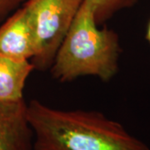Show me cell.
<instances>
[{
  "label": "cell",
  "mask_w": 150,
  "mask_h": 150,
  "mask_svg": "<svg viewBox=\"0 0 150 150\" xmlns=\"http://www.w3.org/2000/svg\"><path fill=\"white\" fill-rule=\"evenodd\" d=\"M33 142L28 103L0 101V150H33Z\"/></svg>",
  "instance_id": "obj_5"
},
{
  "label": "cell",
  "mask_w": 150,
  "mask_h": 150,
  "mask_svg": "<svg viewBox=\"0 0 150 150\" xmlns=\"http://www.w3.org/2000/svg\"><path fill=\"white\" fill-rule=\"evenodd\" d=\"M83 0H26L23 5L32 22L37 52L31 60L35 69H50L62 41Z\"/></svg>",
  "instance_id": "obj_3"
},
{
  "label": "cell",
  "mask_w": 150,
  "mask_h": 150,
  "mask_svg": "<svg viewBox=\"0 0 150 150\" xmlns=\"http://www.w3.org/2000/svg\"><path fill=\"white\" fill-rule=\"evenodd\" d=\"M33 150H150L123 125L95 110L59 109L28 103Z\"/></svg>",
  "instance_id": "obj_1"
},
{
  "label": "cell",
  "mask_w": 150,
  "mask_h": 150,
  "mask_svg": "<svg viewBox=\"0 0 150 150\" xmlns=\"http://www.w3.org/2000/svg\"><path fill=\"white\" fill-rule=\"evenodd\" d=\"M145 39L146 41L149 43L150 46V19L149 23H148V25H147V28H146V33H145Z\"/></svg>",
  "instance_id": "obj_9"
},
{
  "label": "cell",
  "mask_w": 150,
  "mask_h": 150,
  "mask_svg": "<svg viewBox=\"0 0 150 150\" xmlns=\"http://www.w3.org/2000/svg\"><path fill=\"white\" fill-rule=\"evenodd\" d=\"M34 69L29 60H15L0 55V101L24 99L25 84Z\"/></svg>",
  "instance_id": "obj_6"
},
{
  "label": "cell",
  "mask_w": 150,
  "mask_h": 150,
  "mask_svg": "<svg viewBox=\"0 0 150 150\" xmlns=\"http://www.w3.org/2000/svg\"><path fill=\"white\" fill-rule=\"evenodd\" d=\"M89 0H83L50 67L56 80L69 83L93 76L108 82L117 74L122 52L119 36L99 28Z\"/></svg>",
  "instance_id": "obj_2"
},
{
  "label": "cell",
  "mask_w": 150,
  "mask_h": 150,
  "mask_svg": "<svg viewBox=\"0 0 150 150\" xmlns=\"http://www.w3.org/2000/svg\"><path fill=\"white\" fill-rule=\"evenodd\" d=\"M26 0H0V23L4 22L24 4Z\"/></svg>",
  "instance_id": "obj_8"
},
{
  "label": "cell",
  "mask_w": 150,
  "mask_h": 150,
  "mask_svg": "<svg viewBox=\"0 0 150 150\" xmlns=\"http://www.w3.org/2000/svg\"><path fill=\"white\" fill-rule=\"evenodd\" d=\"M91 2L97 23L103 25L121 10L134 6L138 0H89Z\"/></svg>",
  "instance_id": "obj_7"
},
{
  "label": "cell",
  "mask_w": 150,
  "mask_h": 150,
  "mask_svg": "<svg viewBox=\"0 0 150 150\" xmlns=\"http://www.w3.org/2000/svg\"><path fill=\"white\" fill-rule=\"evenodd\" d=\"M36 52L35 32L26 8L22 5L0 26V55L31 61Z\"/></svg>",
  "instance_id": "obj_4"
}]
</instances>
